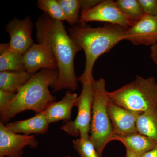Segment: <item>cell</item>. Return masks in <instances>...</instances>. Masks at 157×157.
Listing matches in <instances>:
<instances>
[{
  "mask_svg": "<svg viewBox=\"0 0 157 157\" xmlns=\"http://www.w3.org/2000/svg\"><path fill=\"white\" fill-rule=\"evenodd\" d=\"M38 43L48 45L56 59L58 78L53 92L68 89L75 91L78 79L74 70V58L82 49L67 33L63 22L52 19L44 13L35 23Z\"/></svg>",
  "mask_w": 157,
  "mask_h": 157,
  "instance_id": "cell-1",
  "label": "cell"
},
{
  "mask_svg": "<svg viewBox=\"0 0 157 157\" xmlns=\"http://www.w3.org/2000/svg\"><path fill=\"white\" fill-rule=\"evenodd\" d=\"M126 29L120 26L111 24L97 28L85 25L73 26L69 29L70 37L83 50L85 55L84 70L78 78V81L82 83L94 80L93 69L96 61L124 40Z\"/></svg>",
  "mask_w": 157,
  "mask_h": 157,
  "instance_id": "cell-2",
  "label": "cell"
},
{
  "mask_svg": "<svg viewBox=\"0 0 157 157\" xmlns=\"http://www.w3.org/2000/svg\"><path fill=\"white\" fill-rule=\"evenodd\" d=\"M57 70L44 69L33 74L29 81L18 90L15 98L2 113L0 122L5 124L18 113L27 110L39 113L56 102L49 87L53 88L58 78Z\"/></svg>",
  "mask_w": 157,
  "mask_h": 157,
  "instance_id": "cell-3",
  "label": "cell"
},
{
  "mask_svg": "<svg viewBox=\"0 0 157 157\" xmlns=\"http://www.w3.org/2000/svg\"><path fill=\"white\" fill-rule=\"evenodd\" d=\"M109 99L121 107L141 113L157 105V82L152 76L137 75L135 80L112 92Z\"/></svg>",
  "mask_w": 157,
  "mask_h": 157,
  "instance_id": "cell-4",
  "label": "cell"
},
{
  "mask_svg": "<svg viewBox=\"0 0 157 157\" xmlns=\"http://www.w3.org/2000/svg\"><path fill=\"white\" fill-rule=\"evenodd\" d=\"M94 88L90 140L101 157L106 146L112 141L114 135L108 114L109 98L105 79L100 78L94 80Z\"/></svg>",
  "mask_w": 157,
  "mask_h": 157,
  "instance_id": "cell-5",
  "label": "cell"
},
{
  "mask_svg": "<svg viewBox=\"0 0 157 157\" xmlns=\"http://www.w3.org/2000/svg\"><path fill=\"white\" fill-rule=\"evenodd\" d=\"M94 81L82 82V90L77 100L78 113L74 121L65 122L60 129L70 136L82 139L90 138L94 99Z\"/></svg>",
  "mask_w": 157,
  "mask_h": 157,
  "instance_id": "cell-6",
  "label": "cell"
},
{
  "mask_svg": "<svg viewBox=\"0 0 157 157\" xmlns=\"http://www.w3.org/2000/svg\"><path fill=\"white\" fill-rule=\"evenodd\" d=\"M94 21L109 23L126 29L136 22L124 14L115 1L111 0L101 1L94 7L81 11L78 21L81 25Z\"/></svg>",
  "mask_w": 157,
  "mask_h": 157,
  "instance_id": "cell-7",
  "label": "cell"
},
{
  "mask_svg": "<svg viewBox=\"0 0 157 157\" xmlns=\"http://www.w3.org/2000/svg\"><path fill=\"white\" fill-rule=\"evenodd\" d=\"M38 145L34 135L13 133L0 122V157H22L26 147L36 148Z\"/></svg>",
  "mask_w": 157,
  "mask_h": 157,
  "instance_id": "cell-8",
  "label": "cell"
},
{
  "mask_svg": "<svg viewBox=\"0 0 157 157\" xmlns=\"http://www.w3.org/2000/svg\"><path fill=\"white\" fill-rule=\"evenodd\" d=\"M33 23L29 16L20 20L15 17L6 26L10 41L9 49L16 53L23 54L33 45L32 33Z\"/></svg>",
  "mask_w": 157,
  "mask_h": 157,
  "instance_id": "cell-9",
  "label": "cell"
},
{
  "mask_svg": "<svg viewBox=\"0 0 157 157\" xmlns=\"http://www.w3.org/2000/svg\"><path fill=\"white\" fill-rule=\"evenodd\" d=\"M23 58L25 71L33 75L42 69H58L53 53L48 45L43 43H33L23 54Z\"/></svg>",
  "mask_w": 157,
  "mask_h": 157,
  "instance_id": "cell-10",
  "label": "cell"
},
{
  "mask_svg": "<svg viewBox=\"0 0 157 157\" xmlns=\"http://www.w3.org/2000/svg\"><path fill=\"white\" fill-rule=\"evenodd\" d=\"M124 40L134 45H153L157 43V17L144 14L125 30Z\"/></svg>",
  "mask_w": 157,
  "mask_h": 157,
  "instance_id": "cell-11",
  "label": "cell"
},
{
  "mask_svg": "<svg viewBox=\"0 0 157 157\" xmlns=\"http://www.w3.org/2000/svg\"><path fill=\"white\" fill-rule=\"evenodd\" d=\"M107 108L113 135L125 136L137 133L136 122L140 113L121 107L110 99Z\"/></svg>",
  "mask_w": 157,
  "mask_h": 157,
  "instance_id": "cell-12",
  "label": "cell"
},
{
  "mask_svg": "<svg viewBox=\"0 0 157 157\" xmlns=\"http://www.w3.org/2000/svg\"><path fill=\"white\" fill-rule=\"evenodd\" d=\"M78 96L76 93L67 91L63 98L58 102H55L45 110L48 123L63 121L65 122L71 121L72 109L76 107Z\"/></svg>",
  "mask_w": 157,
  "mask_h": 157,
  "instance_id": "cell-13",
  "label": "cell"
},
{
  "mask_svg": "<svg viewBox=\"0 0 157 157\" xmlns=\"http://www.w3.org/2000/svg\"><path fill=\"white\" fill-rule=\"evenodd\" d=\"M48 123L45 111L28 119L9 123L6 125L9 131L16 134L30 135L31 134L43 135L48 131Z\"/></svg>",
  "mask_w": 157,
  "mask_h": 157,
  "instance_id": "cell-14",
  "label": "cell"
},
{
  "mask_svg": "<svg viewBox=\"0 0 157 157\" xmlns=\"http://www.w3.org/2000/svg\"><path fill=\"white\" fill-rule=\"evenodd\" d=\"M113 140L120 141L126 148L128 149L140 157L157 145V143L154 140L137 132L125 136L113 135Z\"/></svg>",
  "mask_w": 157,
  "mask_h": 157,
  "instance_id": "cell-15",
  "label": "cell"
},
{
  "mask_svg": "<svg viewBox=\"0 0 157 157\" xmlns=\"http://www.w3.org/2000/svg\"><path fill=\"white\" fill-rule=\"evenodd\" d=\"M137 133L157 143V105L140 113L136 122Z\"/></svg>",
  "mask_w": 157,
  "mask_h": 157,
  "instance_id": "cell-16",
  "label": "cell"
},
{
  "mask_svg": "<svg viewBox=\"0 0 157 157\" xmlns=\"http://www.w3.org/2000/svg\"><path fill=\"white\" fill-rule=\"evenodd\" d=\"M26 71L0 72V90L16 94L33 76Z\"/></svg>",
  "mask_w": 157,
  "mask_h": 157,
  "instance_id": "cell-17",
  "label": "cell"
},
{
  "mask_svg": "<svg viewBox=\"0 0 157 157\" xmlns=\"http://www.w3.org/2000/svg\"><path fill=\"white\" fill-rule=\"evenodd\" d=\"M9 43L0 45V71H25L23 54L11 51Z\"/></svg>",
  "mask_w": 157,
  "mask_h": 157,
  "instance_id": "cell-18",
  "label": "cell"
},
{
  "mask_svg": "<svg viewBox=\"0 0 157 157\" xmlns=\"http://www.w3.org/2000/svg\"><path fill=\"white\" fill-rule=\"evenodd\" d=\"M115 2L123 13L135 22L144 15L138 0H117Z\"/></svg>",
  "mask_w": 157,
  "mask_h": 157,
  "instance_id": "cell-19",
  "label": "cell"
},
{
  "mask_svg": "<svg viewBox=\"0 0 157 157\" xmlns=\"http://www.w3.org/2000/svg\"><path fill=\"white\" fill-rule=\"evenodd\" d=\"M37 7L52 19L63 22L66 17L61 6L58 0H39Z\"/></svg>",
  "mask_w": 157,
  "mask_h": 157,
  "instance_id": "cell-20",
  "label": "cell"
},
{
  "mask_svg": "<svg viewBox=\"0 0 157 157\" xmlns=\"http://www.w3.org/2000/svg\"><path fill=\"white\" fill-rule=\"evenodd\" d=\"M61 6L66 17V21L70 25L74 26L78 22L81 9L80 1L78 0H58Z\"/></svg>",
  "mask_w": 157,
  "mask_h": 157,
  "instance_id": "cell-21",
  "label": "cell"
},
{
  "mask_svg": "<svg viewBox=\"0 0 157 157\" xmlns=\"http://www.w3.org/2000/svg\"><path fill=\"white\" fill-rule=\"evenodd\" d=\"M73 147L81 157H101L90 140L81 138L74 139L73 141Z\"/></svg>",
  "mask_w": 157,
  "mask_h": 157,
  "instance_id": "cell-22",
  "label": "cell"
},
{
  "mask_svg": "<svg viewBox=\"0 0 157 157\" xmlns=\"http://www.w3.org/2000/svg\"><path fill=\"white\" fill-rule=\"evenodd\" d=\"M144 14L157 17V0H138Z\"/></svg>",
  "mask_w": 157,
  "mask_h": 157,
  "instance_id": "cell-23",
  "label": "cell"
},
{
  "mask_svg": "<svg viewBox=\"0 0 157 157\" xmlns=\"http://www.w3.org/2000/svg\"><path fill=\"white\" fill-rule=\"evenodd\" d=\"M16 94L0 90V113H2L11 104Z\"/></svg>",
  "mask_w": 157,
  "mask_h": 157,
  "instance_id": "cell-24",
  "label": "cell"
},
{
  "mask_svg": "<svg viewBox=\"0 0 157 157\" xmlns=\"http://www.w3.org/2000/svg\"><path fill=\"white\" fill-rule=\"evenodd\" d=\"M101 1H96V0H82V1H80L81 11L93 8V7H94L96 5L99 4V3L101 2Z\"/></svg>",
  "mask_w": 157,
  "mask_h": 157,
  "instance_id": "cell-25",
  "label": "cell"
},
{
  "mask_svg": "<svg viewBox=\"0 0 157 157\" xmlns=\"http://www.w3.org/2000/svg\"><path fill=\"white\" fill-rule=\"evenodd\" d=\"M150 56L153 62L157 65V43L151 46Z\"/></svg>",
  "mask_w": 157,
  "mask_h": 157,
  "instance_id": "cell-26",
  "label": "cell"
},
{
  "mask_svg": "<svg viewBox=\"0 0 157 157\" xmlns=\"http://www.w3.org/2000/svg\"><path fill=\"white\" fill-rule=\"evenodd\" d=\"M140 157H157V145L154 148L145 153Z\"/></svg>",
  "mask_w": 157,
  "mask_h": 157,
  "instance_id": "cell-27",
  "label": "cell"
},
{
  "mask_svg": "<svg viewBox=\"0 0 157 157\" xmlns=\"http://www.w3.org/2000/svg\"><path fill=\"white\" fill-rule=\"evenodd\" d=\"M126 149V157H140L137 155L135 154L134 152H133L131 150L128 148Z\"/></svg>",
  "mask_w": 157,
  "mask_h": 157,
  "instance_id": "cell-28",
  "label": "cell"
}]
</instances>
